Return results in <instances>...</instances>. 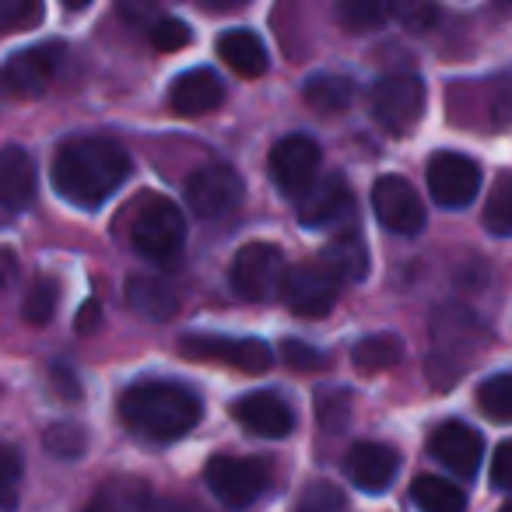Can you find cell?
Returning a JSON list of instances; mask_svg holds the SVG:
<instances>
[{
	"mask_svg": "<svg viewBox=\"0 0 512 512\" xmlns=\"http://www.w3.org/2000/svg\"><path fill=\"white\" fill-rule=\"evenodd\" d=\"M491 484L512 498V439L498 442V449L491 453Z\"/></svg>",
	"mask_w": 512,
	"mask_h": 512,
	"instance_id": "obj_41",
	"label": "cell"
},
{
	"mask_svg": "<svg viewBox=\"0 0 512 512\" xmlns=\"http://www.w3.org/2000/svg\"><path fill=\"white\" fill-rule=\"evenodd\" d=\"M502 512H512V502H509V505H505V509H502Z\"/></svg>",
	"mask_w": 512,
	"mask_h": 512,
	"instance_id": "obj_45",
	"label": "cell"
},
{
	"mask_svg": "<svg viewBox=\"0 0 512 512\" xmlns=\"http://www.w3.org/2000/svg\"><path fill=\"white\" fill-rule=\"evenodd\" d=\"M232 418L256 439H288L295 432V411L271 390L239 397L232 404Z\"/></svg>",
	"mask_w": 512,
	"mask_h": 512,
	"instance_id": "obj_15",
	"label": "cell"
},
{
	"mask_svg": "<svg viewBox=\"0 0 512 512\" xmlns=\"http://www.w3.org/2000/svg\"><path fill=\"white\" fill-rule=\"evenodd\" d=\"M130 176V155L106 137H71L53 155V186L74 207L95 211Z\"/></svg>",
	"mask_w": 512,
	"mask_h": 512,
	"instance_id": "obj_1",
	"label": "cell"
},
{
	"mask_svg": "<svg viewBox=\"0 0 512 512\" xmlns=\"http://www.w3.org/2000/svg\"><path fill=\"white\" fill-rule=\"evenodd\" d=\"M411 498L421 512H467V498L453 481L435 474H421L411 484Z\"/></svg>",
	"mask_w": 512,
	"mask_h": 512,
	"instance_id": "obj_25",
	"label": "cell"
},
{
	"mask_svg": "<svg viewBox=\"0 0 512 512\" xmlns=\"http://www.w3.org/2000/svg\"><path fill=\"white\" fill-rule=\"evenodd\" d=\"M204 404L183 383L172 379H141L120 397V418L134 435L148 442H176L197 428Z\"/></svg>",
	"mask_w": 512,
	"mask_h": 512,
	"instance_id": "obj_2",
	"label": "cell"
},
{
	"mask_svg": "<svg viewBox=\"0 0 512 512\" xmlns=\"http://www.w3.org/2000/svg\"><path fill=\"white\" fill-rule=\"evenodd\" d=\"M323 267L334 274V281H365L369 278V246L358 232H341L323 246Z\"/></svg>",
	"mask_w": 512,
	"mask_h": 512,
	"instance_id": "obj_22",
	"label": "cell"
},
{
	"mask_svg": "<svg viewBox=\"0 0 512 512\" xmlns=\"http://www.w3.org/2000/svg\"><path fill=\"white\" fill-rule=\"evenodd\" d=\"M64 43L50 39V43L29 46V50H18L15 57L4 64V85L15 95H25V99H36L46 88L53 85L60 64H64Z\"/></svg>",
	"mask_w": 512,
	"mask_h": 512,
	"instance_id": "obj_14",
	"label": "cell"
},
{
	"mask_svg": "<svg viewBox=\"0 0 512 512\" xmlns=\"http://www.w3.org/2000/svg\"><path fill=\"white\" fill-rule=\"evenodd\" d=\"M302 95H306V102L316 113L334 116L351 106L355 85H351L348 78H341V74H313V78L306 81V88H302Z\"/></svg>",
	"mask_w": 512,
	"mask_h": 512,
	"instance_id": "obj_26",
	"label": "cell"
},
{
	"mask_svg": "<svg viewBox=\"0 0 512 512\" xmlns=\"http://www.w3.org/2000/svg\"><path fill=\"white\" fill-rule=\"evenodd\" d=\"M127 302L148 320H172L179 309V295L172 292L169 281L162 278H144V274H134L127 281Z\"/></svg>",
	"mask_w": 512,
	"mask_h": 512,
	"instance_id": "obj_23",
	"label": "cell"
},
{
	"mask_svg": "<svg viewBox=\"0 0 512 512\" xmlns=\"http://www.w3.org/2000/svg\"><path fill=\"white\" fill-rule=\"evenodd\" d=\"M204 481L221 505L246 509L249 502H256L267 491L271 467L264 460H246V456H214L204 470Z\"/></svg>",
	"mask_w": 512,
	"mask_h": 512,
	"instance_id": "obj_7",
	"label": "cell"
},
{
	"mask_svg": "<svg viewBox=\"0 0 512 512\" xmlns=\"http://www.w3.org/2000/svg\"><path fill=\"white\" fill-rule=\"evenodd\" d=\"M242 176L225 162L204 165L190 176L186 183V204H190L193 214L200 218H221V214L235 211L242 200Z\"/></svg>",
	"mask_w": 512,
	"mask_h": 512,
	"instance_id": "obj_13",
	"label": "cell"
},
{
	"mask_svg": "<svg viewBox=\"0 0 512 512\" xmlns=\"http://www.w3.org/2000/svg\"><path fill=\"white\" fill-rule=\"evenodd\" d=\"M43 446L57 460H81L88 449V432L74 421H53L43 432Z\"/></svg>",
	"mask_w": 512,
	"mask_h": 512,
	"instance_id": "obj_29",
	"label": "cell"
},
{
	"mask_svg": "<svg viewBox=\"0 0 512 512\" xmlns=\"http://www.w3.org/2000/svg\"><path fill=\"white\" fill-rule=\"evenodd\" d=\"M141 488L144 484H127V481L106 484L102 491H95V498L85 505V512H137Z\"/></svg>",
	"mask_w": 512,
	"mask_h": 512,
	"instance_id": "obj_34",
	"label": "cell"
},
{
	"mask_svg": "<svg viewBox=\"0 0 512 512\" xmlns=\"http://www.w3.org/2000/svg\"><path fill=\"white\" fill-rule=\"evenodd\" d=\"M344 491L334 481H309L295 498V512H341Z\"/></svg>",
	"mask_w": 512,
	"mask_h": 512,
	"instance_id": "obj_33",
	"label": "cell"
},
{
	"mask_svg": "<svg viewBox=\"0 0 512 512\" xmlns=\"http://www.w3.org/2000/svg\"><path fill=\"white\" fill-rule=\"evenodd\" d=\"M372 211H376L379 225L393 235H418L428 221L425 200L400 176L376 179V186H372Z\"/></svg>",
	"mask_w": 512,
	"mask_h": 512,
	"instance_id": "obj_12",
	"label": "cell"
},
{
	"mask_svg": "<svg viewBox=\"0 0 512 512\" xmlns=\"http://www.w3.org/2000/svg\"><path fill=\"white\" fill-rule=\"evenodd\" d=\"M484 341V327L467 309L442 306L432 320V355H428V383L435 390H449L463 376L470 355Z\"/></svg>",
	"mask_w": 512,
	"mask_h": 512,
	"instance_id": "obj_3",
	"label": "cell"
},
{
	"mask_svg": "<svg viewBox=\"0 0 512 512\" xmlns=\"http://www.w3.org/2000/svg\"><path fill=\"white\" fill-rule=\"evenodd\" d=\"M491 123L495 127H512V88H502L498 99L491 102Z\"/></svg>",
	"mask_w": 512,
	"mask_h": 512,
	"instance_id": "obj_44",
	"label": "cell"
},
{
	"mask_svg": "<svg viewBox=\"0 0 512 512\" xmlns=\"http://www.w3.org/2000/svg\"><path fill=\"white\" fill-rule=\"evenodd\" d=\"M484 228L498 239H512V172H498L484 200Z\"/></svg>",
	"mask_w": 512,
	"mask_h": 512,
	"instance_id": "obj_27",
	"label": "cell"
},
{
	"mask_svg": "<svg viewBox=\"0 0 512 512\" xmlns=\"http://www.w3.org/2000/svg\"><path fill=\"white\" fill-rule=\"evenodd\" d=\"M179 351H183L186 358H193V362H218V365H228V369L249 372V376H264L274 365V351L267 348L264 341H256V337L193 334V337H183Z\"/></svg>",
	"mask_w": 512,
	"mask_h": 512,
	"instance_id": "obj_9",
	"label": "cell"
},
{
	"mask_svg": "<svg viewBox=\"0 0 512 512\" xmlns=\"http://www.w3.org/2000/svg\"><path fill=\"white\" fill-rule=\"evenodd\" d=\"M428 106L425 81L418 74H386L372 88V120L393 137L411 134Z\"/></svg>",
	"mask_w": 512,
	"mask_h": 512,
	"instance_id": "obj_6",
	"label": "cell"
},
{
	"mask_svg": "<svg viewBox=\"0 0 512 512\" xmlns=\"http://www.w3.org/2000/svg\"><path fill=\"white\" fill-rule=\"evenodd\" d=\"M281 358H285L292 369L299 372H316V369H327V355H323L320 348H309V344L302 341H281Z\"/></svg>",
	"mask_w": 512,
	"mask_h": 512,
	"instance_id": "obj_39",
	"label": "cell"
},
{
	"mask_svg": "<svg viewBox=\"0 0 512 512\" xmlns=\"http://www.w3.org/2000/svg\"><path fill=\"white\" fill-rule=\"evenodd\" d=\"M99 323H102V306H99V302H95V299L81 302L78 316H74V330H78L81 337H88V334H95V330H99Z\"/></svg>",
	"mask_w": 512,
	"mask_h": 512,
	"instance_id": "obj_43",
	"label": "cell"
},
{
	"mask_svg": "<svg viewBox=\"0 0 512 512\" xmlns=\"http://www.w3.org/2000/svg\"><path fill=\"white\" fill-rule=\"evenodd\" d=\"M344 470H348L351 484H355L358 491L379 495V491H386L393 481H397L400 456H397V449L383 446V442H358V446L348 453Z\"/></svg>",
	"mask_w": 512,
	"mask_h": 512,
	"instance_id": "obj_19",
	"label": "cell"
},
{
	"mask_svg": "<svg viewBox=\"0 0 512 512\" xmlns=\"http://www.w3.org/2000/svg\"><path fill=\"white\" fill-rule=\"evenodd\" d=\"M425 176L432 200L446 211H460V207L474 204V197L481 193V165L460 151H435L428 158Z\"/></svg>",
	"mask_w": 512,
	"mask_h": 512,
	"instance_id": "obj_8",
	"label": "cell"
},
{
	"mask_svg": "<svg viewBox=\"0 0 512 512\" xmlns=\"http://www.w3.org/2000/svg\"><path fill=\"white\" fill-rule=\"evenodd\" d=\"M355 197H351V183L341 172H330V176L316 179L306 193L299 197V221L306 228H323L341 221L351 211Z\"/></svg>",
	"mask_w": 512,
	"mask_h": 512,
	"instance_id": "obj_18",
	"label": "cell"
},
{
	"mask_svg": "<svg viewBox=\"0 0 512 512\" xmlns=\"http://www.w3.org/2000/svg\"><path fill=\"white\" fill-rule=\"evenodd\" d=\"M225 102V81L211 71V67H193L183 71L169 85V109L179 116H207L214 109H221Z\"/></svg>",
	"mask_w": 512,
	"mask_h": 512,
	"instance_id": "obj_17",
	"label": "cell"
},
{
	"mask_svg": "<svg viewBox=\"0 0 512 512\" xmlns=\"http://www.w3.org/2000/svg\"><path fill=\"white\" fill-rule=\"evenodd\" d=\"M137 512H204V509L186 502V498L158 495V491L141 488V495H137Z\"/></svg>",
	"mask_w": 512,
	"mask_h": 512,
	"instance_id": "obj_40",
	"label": "cell"
},
{
	"mask_svg": "<svg viewBox=\"0 0 512 512\" xmlns=\"http://www.w3.org/2000/svg\"><path fill=\"white\" fill-rule=\"evenodd\" d=\"M22 456L15 446L0 442V509H15L18 505V488H22Z\"/></svg>",
	"mask_w": 512,
	"mask_h": 512,
	"instance_id": "obj_35",
	"label": "cell"
},
{
	"mask_svg": "<svg viewBox=\"0 0 512 512\" xmlns=\"http://www.w3.org/2000/svg\"><path fill=\"white\" fill-rule=\"evenodd\" d=\"M316 421H320L323 432L337 435L348 428L351 418V393L348 390H323L316 393Z\"/></svg>",
	"mask_w": 512,
	"mask_h": 512,
	"instance_id": "obj_31",
	"label": "cell"
},
{
	"mask_svg": "<svg viewBox=\"0 0 512 512\" xmlns=\"http://www.w3.org/2000/svg\"><path fill=\"white\" fill-rule=\"evenodd\" d=\"M320 144L309 134H288L281 137L271 148V158H267V169H271V179L285 197L299 200L309 186L316 183V172H320Z\"/></svg>",
	"mask_w": 512,
	"mask_h": 512,
	"instance_id": "obj_10",
	"label": "cell"
},
{
	"mask_svg": "<svg viewBox=\"0 0 512 512\" xmlns=\"http://www.w3.org/2000/svg\"><path fill=\"white\" fill-rule=\"evenodd\" d=\"M43 22V4L36 0H0V29H32Z\"/></svg>",
	"mask_w": 512,
	"mask_h": 512,
	"instance_id": "obj_37",
	"label": "cell"
},
{
	"mask_svg": "<svg viewBox=\"0 0 512 512\" xmlns=\"http://www.w3.org/2000/svg\"><path fill=\"white\" fill-rule=\"evenodd\" d=\"M477 407L495 421H512V372L484 379L477 386Z\"/></svg>",
	"mask_w": 512,
	"mask_h": 512,
	"instance_id": "obj_30",
	"label": "cell"
},
{
	"mask_svg": "<svg viewBox=\"0 0 512 512\" xmlns=\"http://www.w3.org/2000/svg\"><path fill=\"white\" fill-rule=\"evenodd\" d=\"M386 18H390V4H379V0H341L337 4V22L355 36L383 29Z\"/></svg>",
	"mask_w": 512,
	"mask_h": 512,
	"instance_id": "obj_28",
	"label": "cell"
},
{
	"mask_svg": "<svg viewBox=\"0 0 512 512\" xmlns=\"http://www.w3.org/2000/svg\"><path fill=\"white\" fill-rule=\"evenodd\" d=\"M432 456L456 477H474L484 463V439L477 428L463 425V421H442L432 432L428 442Z\"/></svg>",
	"mask_w": 512,
	"mask_h": 512,
	"instance_id": "obj_16",
	"label": "cell"
},
{
	"mask_svg": "<svg viewBox=\"0 0 512 512\" xmlns=\"http://www.w3.org/2000/svg\"><path fill=\"white\" fill-rule=\"evenodd\" d=\"M130 242L134 249L151 260V264L172 267L183 256L186 242V218L179 211V204H172L169 197H158L151 193L134 214V225H130Z\"/></svg>",
	"mask_w": 512,
	"mask_h": 512,
	"instance_id": "obj_4",
	"label": "cell"
},
{
	"mask_svg": "<svg viewBox=\"0 0 512 512\" xmlns=\"http://www.w3.org/2000/svg\"><path fill=\"white\" fill-rule=\"evenodd\" d=\"M50 383H53V390H57L64 400H71V404H74V400H81V383H78V376H74V372L67 369L64 362H57V365L50 369Z\"/></svg>",
	"mask_w": 512,
	"mask_h": 512,
	"instance_id": "obj_42",
	"label": "cell"
},
{
	"mask_svg": "<svg viewBox=\"0 0 512 512\" xmlns=\"http://www.w3.org/2000/svg\"><path fill=\"white\" fill-rule=\"evenodd\" d=\"M36 197V162L25 148H0V207L22 211Z\"/></svg>",
	"mask_w": 512,
	"mask_h": 512,
	"instance_id": "obj_20",
	"label": "cell"
},
{
	"mask_svg": "<svg viewBox=\"0 0 512 512\" xmlns=\"http://www.w3.org/2000/svg\"><path fill=\"white\" fill-rule=\"evenodd\" d=\"M57 302H60V288L57 281L50 278H39L36 285L29 288V295H25V320L32 323V327H46V323L57 316Z\"/></svg>",
	"mask_w": 512,
	"mask_h": 512,
	"instance_id": "obj_32",
	"label": "cell"
},
{
	"mask_svg": "<svg viewBox=\"0 0 512 512\" xmlns=\"http://www.w3.org/2000/svg\"><path fill=\"white\" fill-rule=\"evenodd\" d=\"M218 57L228 71H235L239 78H264L267 67H271V57H267L264 39L249 29H228L225 36L218 39Z\"/></svg>",
	"mask_w": 512,
	"mask_h": 512,
	"instance_id": "obj_21",
	"label": "cell"
},
{
	"mask_svg": "<svg viewBox=\"0 0 512 512\" xmlns=\"http://www.w3.org/2000/svg\"><path fill=\"white\" fill-rule=\"evenodd\" d=\"M404 358V341L397 334H372L362 337L351 351V362L365 376H379V372H393Z\"/></svg>",
	"mask_w": 512,
	"mask_h": 512,
	"instance_id": "obj_24",
	"label": "cell"
},
{
	"mask_svg": "<svg viewBox=\"0 0 512 512\" xmlns=\"http://www.w3.org/2000/svg\"><path fill=\"white\" fill-rule=\"evenodd\" d=\"M281 302L302 320H323L337 306V281L323 264H295L281 281Z\"/></svg>",
	"mask_w": 512,
	"mask_h": 512,
	"instance_id": "obj_11",
	"label": "cell"
},
{
	"mask_svg": "<svg viewBox=\"0 0 512 512\" xmlns=\"http://www.w3.org/2000/svg\"><path fill=\"white\" fill-rule=\"evenodd\" d=\"M285 271H288L285 253H281L274 242H246V246L232 256L228 285L246 302H271L281 295Z\"/></svg>",
	"mask_w": 512,
	"mask_h": 512,
	"instance_id": "obj_5",
	"label": "cell"
},
{
	"mask_svg": "<svg viewBox=\"0 0 512 512\" xmlns=\"http://www.w3.org/2000/svg\"><path fill=\"white\" fill-rule=\"evenodd\" d=\"M151 46L162 53H176L183 46H190V25L179 22L172 15H162L155 25H151Z\"/></svg>",
	"mask_w": 512,
	"mask_h": 512,
	"instance_id": "obj_38",
	"label": "cell"
},
{
	"mask_svg": "<svg viewBox=\"0 0 512 512\" xmlns=\"http://www.w3.org/2000/svg\"><path fill=\"white\" fill-rule=\"evenodd\" d=\"M390 18L404 22V29L411 32H428L439 22V8L425 4V0H400V4H390Z\"/></svg>",
	"mask_w": 512,
	"mask_h": 512,
	"instance_id": "obj_36",
	"label": "cell"
}]
</instances>
